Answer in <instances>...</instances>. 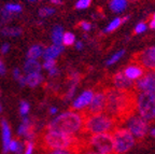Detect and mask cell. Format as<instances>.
I'll list each match as a JSON object with an SVG mask.
<instances>
[{
	"label": "cell",
	"instance_id": "10",
	"mask_svg": "<svg viewBox=\"0 0 155 154\" xmlns=\"http://www.w3.org/2000/svg\"><path fill=\"white\" fill-rule=\"evenodd\" d=\"M133 62L139 64L141 67H143V69L155 70V46H149L135 54Z\"/></svg>",
	"mask_w": 155,
	"mask_h": 154
},
{
	"label": "cell",
	"instance_id": "25",
	"mask_svg": "<svg viewBox=\"0 0 155 154\" xmlns=\"http://www.w3.org/2000/svg\"><path fill=\"white\" fill-rule=\"evenodd\" d=\"M3 9L9 13H11V14H14V13H18L22 11V5H17V3H8Z\"/></svg>",
	"mask_w": 155,
	"mask_h": 154
},
{
	"label": "cell",
	"instance_id": "38",
	"mask_svg": "<svg viewBox=\"0 0 155 154\" xmlns=\"http://www.w3.org/2000/svg\"><path fill=\"white\" fill-rule=\"evenodd\" d=\"M5 65H3L2 60L0 59V75H5Z\"/></svg>",
	"mask_w": 155,
	"mask_h": 154
},
{
	"label": "cell",
	"instance_id": "17",
	"mask_svg": "<svg viewBox=\"0 0 155 154\" xmlns=\"http://www.w3.org/2000/svg\"><path fill=\"white\" fill-rule=\"evenodd\" d=\"M42 75L39 72H34V73H28V75L25 77V83H26L28 86L35 87L37 85H39L42 82Z\"/></svg>",
	"mask_w": 155,
	"mask_h": 154
},
{
	"label": "cell",
	"instance_id": "44",
	"mask_svg": "<svg viewBox=\"0 0 155 154\" xmlns=\"http://www.w3.org/2000/svg\"><path fill=\"white\" fill-rule=\"evenodd\" d=\"M150 134H151V136H152V137H154V138H155V128H153V129H151Z\"/></svg>",
	"mask_w": 155,
	"mask_h": 154
},
{
	"label": "cell",
	"instance_id": "20",
	"mask_svg": "<svg viewBox=\"0 0 155 154\" xmlns=\"http://www.w3.org/2000/svg\"><path fill=\"white\" fill-rule=\"evenodd\" d=\"M42 53H43V49L41 45H34L29 49L28 53H27V58L28 59H37L42 55Z\"/></svg>",
	"mask_w": 155,
	"mask_h": 154
},
{
	"label": "cell",
	"instance_id": "9",
	"mask_svg": "<svg viewBox=\"0 0 155 154\" xmlns=\"http://www.w3.org/2000/svg\"><path fill=\"white\" fill-rule=\"evenodd\" d=\"M104 108H106V93H104V89H101L99 91H97L96 93H94V96H93L88 106L81 111L86 116L90 114L104 112Z\"/></svg>",
	"mask_w": 155,
	"mask_h": 154
},
{
	"label": "cell",
	"instance_id": "35",
	"mask_svg": "<svg viewBox=\"0 0 155 154\" xmlns=\"http://www.w3.org/2000/svg\"><path fill=\"white\" fill-rule=\"evenodd\" d=\"M79 26H80L84 32H90L91 28H92V25L88 22H81L80 24H79Z\"/></svg>",
	"mask_w": 155,
	"mask_h": 154
},
{
	"label": "cell",
	"instance_id": "4",
	"mask_svg": "<svg viewBox=\"0 0 155 154\" xmlns=\"http://www.w3.org/2000/svg\"><path fill=\"white\" fill-rule=\"evenodd\" d=\"M117 126L119 122L106 112L90 114L85 116L82 134L94 135L100 132H112Z\"/></svg>",
	"mask_w": 155,
	"mask_h": 154
},
{
	"label": "cell",
	"instance_id": "42",
	"mask_svg": "<svg viewBox=\"0 0 155 154\" xmlns=\"http://www.w3.org/2000/svg\"><path fill=\"white\" fill-rule=\"evenodd\" d=\"M150 28L155 29V21H154V19H153V21H151V23H150Z\"/></svg>",
	"mask_w": 155,
	"mask_h": 154
},
{
	"label": "cell",
	"instance_id": "13",
	"mask_svg": "<svg viewBox=\"0 0 155 154\" xmlns=\"http://www.w3.org/2000/svg\"><path fill=\"white\" fill-rule=\"evenodd\" d=\"M93 96H94V91H92V89L84 91L72 104V110L81 111V110H83V109H85L91 102Z\"/></svg>",
	"mask_w": 155,
	"mask_h": 154
},
{
	"label": "cell",
	"instance_id": "39",
	"mask_svg": "<svg viewBox=\"0 0 155 154\" xmlns=\"http://www.w3.org/2000/svg\"><path fill=\"white\" fill-rule=\"evenodd\" d=\"M9 49H10V45L8 43H5V44H3L2 45V48H1V52H2L3 54H5L9 51Z\"/></svg>",
	"mask_w": 155,
	"mask_h": 154
},
{
	"label": "cell",
	"instance_id": "23",
	"mask_svg": "<svg viewBox=\"0 0 155 154\" xmlns=\"http://www.w3.org/2000/svg\"><path fill=\"white\" fill-rule=\"evenodd\" d=\"M22 34V29L19 28H10V27H3L1 29V35L8 37H16Z\"/></svg>",
	"mask_w": 155,
	"mask_h": 154
},
{
	"label": "cell",
	"instance_id": "11",
	"mask_svg": "<svg viewBox=\"0 0 155 154\" xmlns=\"http://www.w3.org/2000/svg\"><path fill=\"white\" fill-rule=\"evenodd\" d=\"M136 92H143L155 95V70H148L135 83Z\"/></svg>",
	"mask_w": 155,
	"mask_h": 154
},
{
	"label": "cell",
	"instance_id": "46",
	"mask_svg": "<svg viewBox=\"0 0 155 154\" xmlns=\"http://www.w3.org/2000/svg\"><path fill=\"white\" fill-rule=\"evenodd\" d=\"M131 1H137V0H131Z\"/></svg>",
	"mask_w": 155,
	"mask_h": 154
},
{
	"label": "cell",
	"instance_id": "40",
	"mask_svg": "<svg viewBox=\"0 0 155 154\" xmlns=\"http://www.w3.org/2000/svg\"><path fill=\"white\" fill-rule=\"evenodd\" d=\"M50 1H51V3L52 5H61V0H50Z\"/></svg>",
	"mask_w": 155,
	"mask_h": 154
},
{
	"label": "cell",
	"instance_id": "6",
	"mask_svg": "<svg viewBox=\"0 0 155 154\" xmlns=\"http://www.w3.org/2000/svg\"><path fill=\"white\" fill-rule=\"evenodd\" d=\"M83 135V141L100 154H114L112 132H100L94 135Z\"/></svg>",
	"mask_w": 155,
	"mask_h": 154
},
{
	"label": "cell",
	"instance_id": "18",
	"mask_svg": "<svg viewBox=\"0 0 155 154\" xmlns=\"http://www.w3.org/2000/svg\"><path fill=\"white\" fill-rule=\"evenodd\" d=\"M25 72L28 73H34V72H40L41 69V65L37 62L36 59H28L25 64Z\"/></svg>",
	"mask_w": 155,
	"mask_h": 154
},
{
	"label": "cell",
	"instance_id": "43",
	"mask_svg": "<svg viewBox=\"0 0 155 154\" xmlns=\"http://www.w3.org/2000/svg\"><path fill=\"white\" fill-rule=\"evenodd\" d=\"M50 112H51V114H55L56 112H57V108H51Z\"/></svg>",
	"mask_w": 155,
	"mask_h": 154
},
{
	"label": "cell",
	"instance_id": "29",
	"mask_svg": "<svg viewBox=\"0 0 155 154\" xmlns=\"http://www.w3.org/2000/svg\"><path fill=\"white\" fill-rule=\"evenodd\" d=\"M41 154H77L73 150H51V151H43Z\"/></svg>",
	"mask_w": 155,
	"mask_h": 154
},
{
	"label": "cell",
	"instance_id": "37",
	"mask_svg": "<svg viewBox=\"0 0 155 154\" xmlns=\"http://www.w3.org/2000/svg\"><path fill=\"white\" fill-rule=\"evenodd\" d=\"M48 71H50V75H51V77H54V75H58V70H57V68H55V67L52 68V69H50Z\"/></svg>",
	"mask_w": 155,
	"mask_h": 154
},
{
	"label": "cell",
	"instance_id": "15",
	"mask_svg": "<svg viewBox=\"0 0 155 154\" xmlns=\"http://www.w3.org/2000/svg\"><path fill=\"white\" fill-rule=\"evenodd\" d=\"M1 127H2V140H3V152L7 153L9 151V146L11 142V132H10L9 124L5 120L1 122Z\"/></svg>",
	"mask_w": 155,
	"mask_h": 154
},
{
	"label": "cell",
	"instance_id": "14",
	"mask_svg": "<svg viewBox=\"0 0 155 154\" xmlns=\"http://www.w3.org/2000/svg\"><path fill=\"white\" fill-rule=\"evenodd\" d=\"M123 72L129 80L135 81V80H138L142 77L143 73H144V69H143V67H141L139 64L133 62V63L129 64L128 66H126Z\"/></svg>",
	"mask_w": 155,
	"mask_h": 154
},
{
	"label": "cell",
	"instance_id": "26",
	"mask_svg": "<svg viewBox=\"0 0 155 154\" xmlns=\"http://www.w3.org/2000/svg\"><path fill=\"white\" fill-rule=\"evenodd\" d=\"M124 54H125V51H124V50H121V51H119L117 53L113 54V55L110 57V59L107 62V65H108V66L114 65V64L117 63V62H119V60L121 59L122 57H123Z\"/></svg>",
	"mask_w": 155,
	"mask_h": 154
},
{
	"label": "cell",
	"instance_id": "7",
	"mask_svg": "<svg viewBox=\"0 0 155 154\" xmlns=\"http://www.w3.org/2000/svg\"><path fill=\"white\" fill-rule=\"evenodd\" d=\"M113 137L114 154H125L133 149L136 143V139L131 132L124 126L119 125L112 132Z\"/></svg>",
	"mask_w": 155,
	"mask_h": 154
},
{
	"label": "cell",
	"instance_id": "48",
	"mask_svg": "<svg viewBox=\"0 0 155 154\" xmlns=\"http://www.w3.org/2000/svg\"><path fill=\"white\" fill-rule=\"evenodd\" d=\"M0 111H1V107H0Z\"/></svg>",
	"mask_w": 155,
	"mask_h": 154
},
{
	"label": "cell",
	"instance_id": "47",
	"mask_svg": "<svg viewBox=\"0 0 155 154\" xmlns=\"http://www.w3.org/2000/svg\"><path fill=\"white\" fill-rule=\"evenodd\" d=\"M29 1H35V0H29Z\"/></svg>",
	"mask_w": 155,
	"mask_h": 154
},
{
	"label": "cell",
	"instance_id": "8",
	"mask_svg": "<svg viewBox=\"0 0 155 154\" xmlns=\"http://www.w3.org/2000/svg\"><path fill=\"white\" fill-rule=\"evenodd\" d=\"M131 132V135L135 137V139H143L148 135L150 129V123L147 122L143 118H141L137 112H133L129 116H127L120 124Z\"/></svg>",
	"mask_w": 155,
	"mask_h": 154
},
{
	"label": "cell",
	"instance_id": "21",
	"mask_svg": "<svg viewBox=\"0 0 155 154\" xmlns=\"http://www.w3.org/2000/svg\"><path fill=\"white\" fill-rule=\"evenodd\" d=\"M52 39H53L54 44L56 45H61V41H63V28L61 26H56L53 29L52 32Z\"/></svg>",
	"mask_w": 155,
	"mask_h": 154
},
{
	"label": "cell",
	"instance_id": "27",
	"mask_svg": "<svg viewBox=\"0 0 155 154\" xmlns=\"http://www.w3.org/2000/svg\"><path fill=\"white\" fill-rule=\"evenodd\" d=\"M65 45H72L75 42V37L71 32H66L65 35H63V41H61Z\"/></svg>",
	"mask_w": 155,
	"mask_h": 154
},
{
	"label": "cell",
	"instance_id": "45",
	"mask_svg": "<svg viewBox=\"0 0 155 154\" xmlns=\"http://www.w3.org/2000/svg\"><path fill=\"white\" fill-rule=\"evenodd\" d=\"M153 19L155 21V13H154V15H153Z\"/></svg>",
	"mask_w": 155,
	"mask_h": 154
},
{
	"label": "cell",
	"instance_id": "34",
	"mask_svg": "<svg viewBox=\"0 0 155 154\" xmlns=\"http://www.w3.org/2000/svg\"><path fill=\"white\" fill-rule=\"evenodd\" d=\"M43 67L45 68V69H48V70L52 69V68L55 67V60H54V59H46L45 62H44V64H43Z\"/></svg>",
	"mask_w": 155,
	"mask_h": 154
},
{
	"label": "cell",
	"instance_id": "16",
	"mask_svg": "<svg viewBox=\"0 0 155 154\" xmlns=\"http://www.w3.org/2000/svg\"><path fill=\"white\" fill-rule=\"evenodd\" d=\"M63 52V45H56L53 44L51 46H48L43 51V57L44 59H55L59 54Z\"/></svg>",
	"mask_w": 155,
	"mask_h": 154
},
{
	"label": "cell",
	"instance_id": "28",
	"mask_svg": "<svg viewBox=\"0 0 155 154\" xmlns=\"http://www.w3.org/2000/svg\"><path fill=\"white\" fill-rule=\"evenodd\" d=\"M55 13V9L54 8H41L39 10V16L40 17H48L50 15Z\"/></svg>",
	"mask_w": 155,
	"mask_h": 154
},
{
	"label": "cell",
	"instance_id": "1",
	"mask_svg": "<svg viewBox=\"0 0 155 154\" xmlns=\"http://www.w3.org/2000/svg\"><path fill=\"white\" fill-rule=\"evenodd\" d=\"M106 93V108L104 112L111 116L119 122H121L135 112V95L136 91H120L114 87H104Z\"/></svg>",
	"mask_w": 155,
	"mask_h": 154
},
{
	"label": "cell",
	"instance_id": "3",
	"mask_svg": "<svg viewBox=\"0 0 155 154\" xmlns=\"http://www.w3.org/2000/svg\"><path fill=\"white\" fill-rule=\"evenodd\" d=\"M84 121L85 116L82 111H79V112L67 111L54 119L45 128L65 132L69 135L80 136L83 132Z\"/></svg>",
	"mask_w": 155,
	"mask_h": 154
},
{
	"label": "cell",
	"instance_id": "33",
	"mask_svg": "<svg viewBox=\"0 0 155 154\" xmlns=\"http://www.w3.org/2000/svg\"><path fill=\"white\" fill-rule=\"evenodd\" d=\"M19 111H21V113H22L23 116H25V114L28 113V111H29V105L27 104L26 101H23L22 104H21V107H19Z\"/></svg>",
	"mask_w": 155,
	"mask_h": 154
},
{
	"label": "cell",
	"instance_id": "30",
	"mask_svg": "<svg viewBox=\"0 0 155 154\" xmlns=\"http://www.w3.org/2000/svg\"><path fill=\"white\" fill-rule=\"evenodd\" d=\"M9 150H11V151H13V152H17V153H19V152H21V150H22V145H21L18 141H16V140H13V141L10 142Z\"/></svg>",
	"mask_w": 155,
	"mask_h": 154
},
{
	"label": "cell",
	"instance_id": "32",
	"mask_svg": "<svg viewBox=\"0 0 155 154\" xmlns=\"http://www.w3.org/2000/svg\"><path fill=\"white\" fill-rule=\"evenodd\" d=\"M147 30V24L145 23H139L135 28V34H142Z\"/></svg>",
	"mask_w": 155,
	"mask_h": 154
},
{
	"label": "cell",
	"instance_id": "31",
	"mask_svg": "<svg viewBox=\"0 0 155 154\" xmlns=\"http://www.w3.org/2000/svg\"><path fill=\"white\" fill-rule=\"evenodd\" d=\"M91 2H92V0H79L77 3H75V8L77 9H86L91 5Z\"/></svg>",
	"mask_w": 155,
	"mask_h": 154
},
{
	"label": "cell",
	"instance_id": "22",
	"mask_svg": "<svg viewBox=\"0 0 155 154\" xmlns=\"http://www.w3.org/2000/svg\"><path fill=\"white\" fill-rule=\"evenodd\" d=\"M75 153L77 154H100L97 151H95V150H93L92 148H90L88 146L85 145L84 141H83V135H82V142H81L80 147L78 148Z\"/></svg>",
	"mask_w": 155,
	"mask_h": 154
},
{
	"label": "cell",
	"instance_id": "5",
	"mask_svg": "<svg viewBox=\"0 0 155 154\" xmlns=\"http://www.w3.org/2000/svg\"><path fill=\"white\" fill-rule=\"evenodd\" d=\"M135 111L151 124L155 120V95L136 92Z\"/></svg>",
	"mask_w": 155,
	"mask_h": 154
},
{
	"label": "cell",
	"instance_id": "41",
	"mask_svg": "<svg viewBox=\"0 0 155 154\" xmlns=\"http://www.w3.org/2000/svg\"><path fill=\"white\" fill-rule=\"evenodd\" d=\"M75 46H77L78 50H82L83 49V42H80V41H79V42H77Z\"/></svg>",
	"mask_w": 155,
	"mask_h": 154
},
{
	"label": "cell",
	"instance_id": "12",
	"mask_svg": "<svg viewBox=\"0 0 155 154\" xmlns=\"http://www.w3.org/2000/svg\"><path fill=\"white\" fill-rule=\"evenodd\" d=\"M111 83L114 89H120V91H135V82L129 80L124 75L123 71H117L114 73L111 78Z\"/></svg>",
	"mask_w": 155,
	"mask_h": 154
},
{
	"label": "cell",
	"instance_id": "2",
	"mask_svg": "<svg viewBox=\"0 0 155 154\" xmlns=\"http://www.w3.org/2000/svg\"><path fill=\"white\" fill-rule=\"evenodd\" d=\"M37 146L42 151L51 150H73L77 152L78 148L82 142V134L80 136H73L65 132L52 129H44L37 137Z\"/></svg>",
	"mask_w": 155,
	"mask_h": 154
},
{
	"label": "cell",
	"instance_id": "24",
	"mask_svg": "<svg viewBox=\"0 0 155 154\" xmlns=\"http://www.w3.org/2000/svg\"><path fill=\"white\" fill-rule=\"evenodd\" d=\"M123 23V21H122V18H120V17H116V18H114L113 21H112L111 23H110L108 26L104 28V32H113V30H115L116 28H119L120 26H121V24Z\"/></svg>",
	"mask_w": 155,
	"mask_h": 154
},
{
	"label": "cell",
	"instance_id": "36",
	"mask_svg": "<svg viewBox=\"0 0 155 154\" xmlns=\"http://www.w3.org/2000/svg\"><path fill=\"white\" fill-rule=\"evenodd\" d=\"M26 152L25 154H32V150H34V143L31 141H26Z\"/></svg>",
	"mask_w": 155,
	"mask_h": 154
},
{
	"label": "cell",
	"instance_id": "19",
	"mask_svg": "<svg viewBox=\"0 0 155 154\" xmlns=\"http://www.w3.org/2000/svg\"><path fill=\"white\" fill-rule=\"evenodd\" d=\"M127 7V0H111L110 2V8L113 12L121 13Z\"/></svg>",
	"mask_w": 155,
	"mask_h": 154
}]
</instances>
